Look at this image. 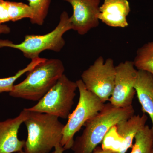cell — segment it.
<instances>
[{
  "label": "cell",
  "mask_w": 153,
  "mask_h": 153,
  "mask_svg": "<svg viewBox=\"0 0 153 153\" xmlns=\"http://www.w3.org/2000/svg\"><path fill=\"white\" fill-rule=\"evenodd\" d=\"M132 105L119 108L110 102L105 104L103 108L87 121L81 135L77 137L71 149L74 153H92L101 143L110 129L122 121L134 115Z\"/></svg>",
  "instance_id": "6da1fadb"
},
{
  "label": "cell",
  "mask_w": 153,
  "mask_h": 153,
  "mask_svg": "<svg viewBox=\"0 0 153 153\" xmlns=\"http://www.w3.org/2000/svg\"><path fill=\"white\" fill-rule=\"evenodd\" d=\"M28 111V117L24 122L28 132L24 152L50 153L52 149L60 144L64 125L55 115Z\"/></svg>",
  "instance_id": "7a4b0ae2"
},
{
  "label": "cell",
  "mask_w": 153,
  "mask_h": 153,
  "mask_svg": "<svg viewBox=\"0 0 153 153\" xmlns=\"http://www.w3.org/2000/svg\"><path fill=\"white\" fill-rule=\"evenodd\" d=\"M64 71L65 67L61 60L46 58L28 71L25 80L14 85L9 95L15 98L38 101L56 84Z\"/></svg>",
  "instance_id": "3957f363"
},
{
  "label": "cell",
  "mask_w": 153,
  "mask_h": 153,
  "mask_svg": "<svg viewBox=\"0 0 153 153\" xmlns=\"http://www.w3.org/2000/svg\"><path fill=\"white\" fill-rule=\"evenodd\" d=\"M71 30L70 17L67 12L63 11L58 25L52 32L43 35H27L24 41L19 44H13L9 40H0V48L7 47L18 49L25 57L32 60L39 57L41 53L45 50L60 52L65 45L63 35Z\"/></svg>",
  "instance_id": "277c9868"
},
{
  "label": "cell",
  "mask_w": 153,
  "mask_h": 153,
  "mask_svg": "<svg viewBox=\"0 0 153 153\" xmlns=\"http://www.w3.org/2000/svg\"><path fill=\"white\" fill-rule=\"evenodd\" d=\"M79 90V101L76 108L70 113L64 125L60 145L65 150L71 149L75 134L85 123L102 109L105 103L97 96L88 90L81 79L76 81Z\"/></svg>",
  "instance_id": "5b68a950"
},
{
  "label": "cell",
  "mask_w": 153,
  "mask_h": 153,
  "mask_svg": "<svg viewBox=\"0 0 153 153\" xmlns=\"http://www.w3.org/2000/svg\"><path fill=\"white\" fill-rule=\"evenodd\" d=\"M77 88L76 82L71 81L64 74L37 104L26 109L53 115L59 118L68 119Z\"/></svg>",
  "instance_id": "8992f818"
},
{
  "label": "cell",
  "mask_w": 153,
  "mask_h": 153,
  "mask_svg": "<svg viewBox=\"0 0 153 153\" xmlns=\"http://www.w3.org/2000/svg\"><path fill=\"white\" fill-rule=\"evenodd\" d=\"M115 66L112 59L105 61L102 56L81 74V80L88 90L95 94L104 103L108 101L114 87Z\"/></svg>",
  "instance_id": "52a82bcc"
},
{
  "label": "cell",
  "mask_w": 153,
  "mask_h": 153,
  "mask_svg": "<svg viewBox=\"0 0 153 153\" xmlns=\"http://www.w3.org/2000/svg\"><path fill=\"white\" fill-rule=\"evenodd\" d=\"M137 75L138 70L133 61L126 60L115 66L114 87L108 100L109 102L115 106L123 108L132 105Z\"/></svg>",
  "instance_id": "ba28073f"
},
{
  "label": "cell",
  "mask_w": 153,
  "mask_h": 153,
  "mask_svg": "<svg viewBox=\"0 0 153 153\" xmlns=\"http://www.w3.org/2000/svg\"><path fill=\"white\" fill-rule=\"evenodd\" d=\"M71 4L70 17L72 30L83 36L99 25L98 14L100 0H63Z\"/></svg>",
  "instance_id": "9c48e42d"
},
{
  "label": "cell",
  "mask_w": 153,
  "mask_h": 153,
  "mask_svg": "<svg viewBox=\"0 0 153 153\" xmlns=\"http://www.w3.org/2000/svg\"><path fill=\"white\" fill-rule=\"evenodd\" d=\"M29 111L24 108L14 118L0 121V153H14L23 151L25 140L18 138L19 128L28 117Z\"/></svg>",
  "instance_id": "30bf717a"
},
{
  "label": "cell",
  "mask_w": 153,
  "mask_h": 153,
  "mask_svg": "<svg viewBox=\"0 0 153 153\" xmlns=\"http://www.w3.org/2000/svg\"><path fill=\"white\" fill-rule=\"evenodd\" d=\"M130 11L128 0H104L100 7L98 19L109 27L125 28L128 26L127 17Z\"/></svg>",
  "instance_id": "8fae6325"
},
{
  "label": "cell",
  "mask_w": 153,
  "mask_h": 153,
  "mask_svg": "<svg viewBox=\"0 0 153 153\" xmlns=\"http://www.w3.org/2000/svg\"><path fill=\"white\" fill-rule=\"evenodd\" d=\"M134 89L143 112L150 117L153 134V75L147 71L138 70Z\"/></svg>",
  "instance_id": "7c38bea8"
},
{
  "label": "cell",
  "mask_w": 153,
  "mask_h": 153,
  "mask_svg": "<svg viewBox=\"0 0 153 153\" xmlns=\"http://www.w3.org/2000/svg\"><path fill=\"white\" fill-rule=\"evenodd\" d=\"M147 120V115L143 113L141 116L134 115L127 120L122 121L117 125L118 132L124 139L121 153H126L129 149L132 148L136 134L146 125Z\"/></svg>",
  "instance_id": "4fadbf2b"
},
{
  "label": "cell",
  "mask_w": 153,
  "mask_h": 153,
  "mask_svg": "<svg viewBox=\"0 0 153 153\" xmlns=\"http://www.w3.org/2000/svg\"><path fill=\"white\" fill-rule=\"evenodd\" d=\"M33 12L29 5L22 2L0 0V25L25 18L31 19Z\"/></svg>",
  "instance_id": "5bb4252c"
},
{
  "label": "cell",
  "mask_w": 153,
  "mask_h": 153,
  "mask_svg": "<svg viewBox=\"0 0 153 153\" xmlns=\"http://www.w3.org/2000/svg\"><path fill=\"white\" fill-rule=\"evenodd\" d=\"M133 61L138 70L147 71L153 76V41L139 48Z\"/></svg>",
  "instance_id": "9a60e30c"
},
{
  "label": "cell",
  "mask_w": 153,
  "mask_h": 153,
  "mask_svg": "<svg viewBox=\"0 0 153 153\" xmlns=\"http://www.w3.org/2000/svg\"><path fill=\"white\" fill-rule=\"evenodd\" d=\"M134 140L130 153H153V134L149 126L137 133Z\"/></svg>",
  "instance_id": "2e32d148"
},
{
  "label": "cell",
  "mask_w": 153,
  "mask_h": 153,
  "mask_svg": "<svg viewBox=\"0 0 153 153\" xmlns=\"http://www.w3.org/2000/svg\"><path fill=\"white\" fill-rule=\"evenodd\" d=\"M102 143V149L111 151L112 153H121L123 148L124 139L118 132L116 125L110 129Z\"/></svg>",
  "instance_id": "e0dca14e"
},
{
  "label": "cell",
  "mask_w": 153,
  "mask_h": 153,
  "mask_svg": "<svg viewBox=\"0 0 153 153\" xmlns=\"http://www.w3.org/2000/svg\"><path fill=\"white\" fill-rule=\"evenodd\" d=\"M33 12V18L30 19L33 25L41 26L44 24L49 11L51 0H27Z\"/></svg>",
  "instance_id": "ac0fdd59"
},
{
  "label": "cell",
  "mask_w": 153,
  "mask_h": 153,
  "mask_svg": "<svg viewBox=\"0 0 153 153\" xmlns=\"http://www.w3.org/2000/svg\"><path fill=\"white\" fill-rule=\"evenodd\" d=\"M45 58L38 57L31 60V62L25 68L19 70L14 76L6 78H0V93L10 92L14 85V82L23 74L31 71L39 63L43 62Z\"/></svg>",
  "instance_id": "d6986e66"
},
{
  "label": "cell",
  "mask_w": 153,
  "mask_h": 153,
  "mask_svg": "<svg viewBox=\"0 0 153 153\" xmlns=\"http://www.w3.org/2000/svg\"><path fill=\"white\" fill-rule=\"evenodd\" d=\"M10 32V28L5 25H0V36L2 34H7Z\"/></svg>",
  "instance_id": "ffe728a7"
},
{
  "label": "cell",
  "mask_w": 153,
  "mask_h": 153,
  "mask_svg": "<svg viewBox=\"0 0 153 153\" xmlns=\"http://www.w3.org/2000/svg\"><path fill=\"white\" fill-rule=\"evenodd\" d=\"M64 151L65 150L63 147L61 146V145L59 144L55 147L53 152L50 153H63Z\"/></svg>",
  "instance_id": "44dd1931"
},
{
  "label": "cell",
  "mask_w": 153,
  "mask_h": 153,
  "mask_svg": "<svg viewBox=\"0 0 153 153\" xmlns=\"http://www.w3.org/2000/svg\"><path fill=\"white\" fill-rule=\"evenodd\" d=\"M92 153H112V152L110 151L105 150L102 149V148L97 146Z\"/></svg>",
  "instance_id": "7402d4cb"
},
{
  "label": "cell",
  "mask_w": 153,
  "mask_h": 153,
  "mask_svg": "<svg viewBox=\"0 0 153 153\" xmlns=\"http://www.w3.org/2000/svg\"><path fill=\"white\" fill-rule=\"evenodd\" d=\"M14 153H26L24 151H21V152H15Z\"/></svg>",
  "instance_id": "603a6c76"
}]
</instances>
